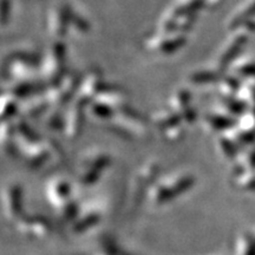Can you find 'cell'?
I'll return each instance as SVG.
<instances>
[{
    "mask_svg": "<svg viewBox=\"0 0 255 255\" xmlns=\"http://www.w3.org/2000/svg\"><path fill=\"white\" fill-rule=\"evenodd\" d=\"M105 85H107V83H105L103 75L100 70H91L81 78L76 100L81 101L82 103L89 107V104L95 100L96 96L103 90Z\"/></svg>",
    "mask_w": 255,
    "mask_h": 255,
    "instance_id": "obj_7",
    "label": "cell"
},
{
    "mask_svg": "<svg viewBox=\"0 0 255 255\" xmlns=\"http://www.w3.org/2000/svg\"><path fill=\"white\" fill-rule=\"evenodd\" d=\"M87 110L88 105L82 103L78 100H76L73 103L69 105L68 110H66L65 115H64L63 121L64 133H65V136L69 139L77 138L82 133Z\"/></svg>",
    "mask_w": 255,
    "mask_h": 255,
    "instance_id": "obj_6",
    "label": "cell"
},
{
    "mask_svg": "<svg viewBox=\"0 0 255 255\" xmlns=\"http://www.w3.org/2000/svg\"><path fill=\"white\" fill-rule=\"evenodd\" d=\"M165 138L169 139V141H178V139L182 138L184 135V129L182 127V123H178L176 126L170 127L169 129L164 130L163 131Z\"/></svg>",
    "mask_w": 255,
    "mask_h": 255,
    "instance_id": "obj_15",
    "label": "cell"
},
{
    "mask_svg": "<svg viewBox=\"0 0 255 255\" xmlns=\"http://www.w3.org/2000/svg\"><path fill=\"white\" fill-rule=\"evenodd\" d=\"M182 119L176 113H174L170 108H163L155 111L151 116V122L156 128H158L162 132L169 129L170 127L182 123Z\"/></svg>",
    "mask_w": 255,
    "mask_h": 255,
    "instance_id": "obj_11",
    "label": "cell"
},
{
    "mask_svg": "<svg viewBox=\"0 0 255 255\" xmlns=\"http://www.w3.org/2000/svg\"><path fill=\"white\" fill-rule=\"evenodd\" d=\"M20 111L19 100L12 94H4L2 96V121H11L15 114Z\"/></svg>",
    "mask_w": 255,
    "mask_h": 255,
    "instance_id": "obj_14",
    "label": "cell"
},
{
    "mask_svg": "<svg viewBox=\"0 0 255 255\" xmlns=\"http://www.w3.org/2000/svg\"><path fill=\"white\" fill-rule=\"evenodd\" d=\"M186 43V34L180 32H156L152 36L148 37L145 40V46L149 51L161 53V55H169L182 47Z\"/></svg>",
    "mask_w": 255,
    "mask_h": 255,
    "instance_id": "obj_4",
    "label": "cell"
},
{
    "mask_svg": "<svg viewBox=\"0 0 255 255\" xmlns=\"http://www.w3.org/2000/svg\"><path fill=\"white\" fill-rule=\"evenodd\" d=\"M50 105L47 103L45 95H32L30 97L25 100V104L21 107V111H23L25 116L31 117V119H34V117L40 116L45 113L47 108Z\"/></svg>",
    "mask_w": 255,
    "mask_h": 255,
    "instance_id": "obj_12",
    "label": "cell"
},
{
    "mask_svg": "<svg viewBox=\"0 0 255 255\" xmlns=\"http://www.w3.org/2000/svg\"><path fill=\"white\" fill-rule=\"evenodd\" d=\"M81 76L75 72H68L58 83L49 87L45 98L50 107L53 109H60L72 100L73 96L77 95Z\"/></svg>",
    "mask_w": 255,
    "mask_h": 255,
    "instance_id": "obj_2",
    "label": "cell"
},
{
    "mask_svg": "<svg viewBox=\"0 0 255 255\" xmlns=\"http://www.w3.org/2000/svg\"><path fill=\"white\" fill-rule=\"evenodd\" d=\"M231 120L228 119V116H223L222 114L214 111V113L207 114L203 117V126H205L207 131L212 132H218L220 130L226 129L231 126Z\"/></svg>",
    "mask_w": 255,
    "mask_h": 255,
    "instance_id": "obj_13",
    "label": "cell"
},
{
    "mask_svg": "<svg viewBox=\"0 0 255 255\" xmlns=\"http://www.w3.org/2000/svg\"><path fill=\"white\" fill-rule=\"evenodd\" d=\"M169 108L188 123L194 122L196 119L195 110L191 107V95L186 89H178L171 95Z\"/></svg>",
    "mask_w": 255,
    "mask_h": 255,
    "instance_id": "obj_9",
    "label": "cell"
},
{
    "mask_svg": "<svg viewBox=\"0 0 255 255\" xmlns=\"http://www.w3.org/2000/svg\"><path fill=\"white\" fill-rule=\"evenodd\" d=\"M194 178L190 175H175L171 178H168L163 184L157 186V189H155V197L157 202L168 200L169 196L176 195L178 193L187 190V188L190 187Z\"/></svg>",
    "mask_w": 255,
    "mask_h": 255,
    "instance_id": "obj_10",
    "label": "cell"
},
{
    "mask_svg": "<svg viewBox=\"0 0 255 255\" xmlns=\"http://www.w3.org/2000/svg\"><path fill=\"white\" fill-rule=\"evenodd\" d=\"M68 52L62 40H55L40 63V78L46 87L58 83L66 75Z\"/></svg>",
    "mask_w": 255,
    "mask_h": 255,
    "instance_id": "obj_1",
    "label": "cell"
},
{
    "mask_svg": "<svg viewBox=\"0 0 255 255\" xmlns=\"http://www.w3.org/2000/svg\"><path fill=\"white\" fill-rule=\"evenodd\" d=\"M47 32L55 40H62L70 27V9L68 6H55L47 14Z\"/></svg>",
    "mask_w": 255,
    "mask_h": 255,
    "instance_id": "obj_8",
    "label": "cell"
},
{
    "mask_svg": "<svg viewBox=\"0 0 255 255\" xmlns=\"http://www.w3.org/2000/svg\"><path fill=\"white\" fill-rule=\"evenodd\" d=\"M223 0H205V7L209 8H215L221 4Z\"/></svg>",
    "mask_w": 255,
    "mask_h": 255,
    "instance_id": "obj_16",
    "label": "cell"
},
{
    "mask_svg": "<svg viewBox=\"0 0 255 255\" xmlns=\"http://www.w3.org/2000/svg\"><path fill=\"white\" fill-rule=\"evenodd\" d=\"M113 129L124 136H141L146 131V123L139 113L127 105L110 121Z\"/></svg>",
    "mask_w": 255,
    "mask_h": 255,
    "instance_id": "obj_3",
    "label": "cell"
},
{
    "mask_svg": "<svg viewBox=\"0 0 255 255\" xmlns=\"http://www.w3.org/2000/svg\"><path fill=\"white\" fill-rule=\"evenodd\" d=\"M109 163L110 157L108 154H105L102 150H97V149L89 150L87 154H84L81 161V181L87 184L95 182L97 177L100 176L101 171L107 168Z\"/></svg>",
    "mask_w": 255,
    "mask_h": 255,
    "instance_id": "obj_5",
    "label": "cell"
}]
</instances>
